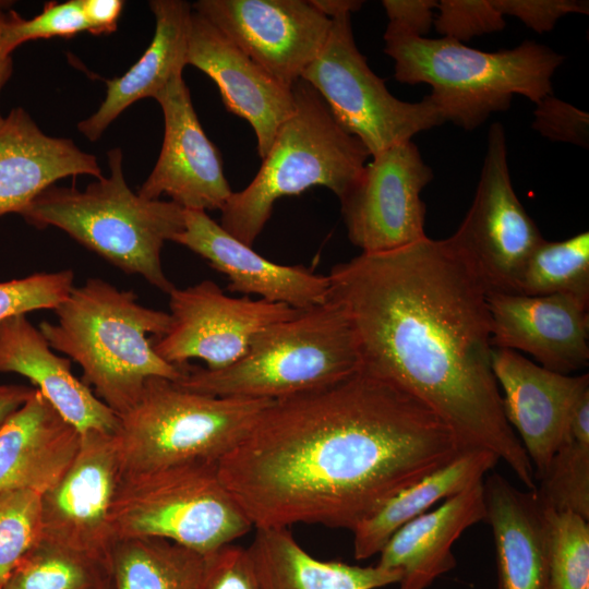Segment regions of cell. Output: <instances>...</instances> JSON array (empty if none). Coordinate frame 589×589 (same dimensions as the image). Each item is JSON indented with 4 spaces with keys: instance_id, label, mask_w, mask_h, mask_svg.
<instances>
[{
    "instance_id": "74e56055",
    "label": "cell",
    "mask_w": 589,
    "mask_h": 589,
    "mask_svg": "<svg viewBox=\"0 0 589 589\" xmlns=\"http://www.w3.org/2000/svg\"><path fill=\"white\" fill-rule=\"evenodd\" d=\"M532 129L543 137L588 148L589 115L572 104L548 95L534 104Z\"/></svg>"
},
{
    "instance_id": "277c9868",
    "label": "cell",
    "mask_w": 589,
    "mask_h": 589,
    "mask_svg": "<svg viewBox=\"0 0 589 589\" xmlns=\"http://www.w3.org/2000/svg\"><path fill=\"white\" fill-rule=\"evenodd\" d=\"M384 41V52L394 60L395 79L430 85L428 96L444 121L468 131L508 110L514 95L533 104L552 95V77L565 60L532 40L488 52L446 37L416 36L389 23Z\"/></svg>"
},
{
    "instance_id": "4dcf8cb0",
    "label": "cell",
    "mask_w": 589,
    "mask_h": 589,
    "mask_svg": "<svg viewBox=\"0 0 589 589\" xmlns=\"http://www.w3.org/2000/svg\"><path fill=\"white\" fill-rule=\"evenodd\" d=\"M109 588L108 564L41 538L2 586V589Z\"/></svg>"
},
{
    "instance_id": "1f68e13d",
    "label": "cell",
    "mask_w": 589,
    "mask_h": 589,
    "mask_svg": "<svg viewBox=\"0 0 589 589\" xmlns=\"http://www.w3.org/2000/svg\"><path fill=\"white\" fill-rule=\"evenodd\" d=\"M518 293L573 294L589 301V233L561 241L543 240L529 256Z\"/></svg>"
},
{
    "instance_id": "4fadbf2b",
    "label": "cell",
    "mask_w": 589,
    "mask_h": 589,
    "mask_svg": "<svg viewBox=\"0 0 589 589\" xmlns=\"http://www.w3.org/2000/svg\"><path fill=\"white\" fill-rule=\"evenodd\" d=\"M372 157L339 199L351 243L362 253H380L426 238L421 192L433 171L417 145L405 141Z\"/></svg>"
},
{
    "instance_id": "f1b7e54d",
    "label": "cell",
    "mask_w": 589,
    "mask_h": 589,
    "mask_svg": "<svg viewBox=\"0 0 589 589\" xmlns=\"http://www.w3.org/2000/svg\"><path fill=\"white\" fill-rule=\"evenodd\" d=\"M204 556L158 538L117 541L110 560L112 589H197Z\"/></svg>"
},
{
    "instance_id": "83f0119b",
    "label": "cell",
    "mask_w": 589,
    "mask_h": 589,
    "mask_svg": "<svg viewBox=\"0 0 589 589\" xmlns=\"http://www.w3.org/2000/svg\"><path fill=\"white\" fill-rule=\"evenodd\" d=\"M500 461L486 449H469L388 498L360 521L353 533V555L362 561L378 554L388 539L404 525L426 513L483 477Z\"/></svg>"
},
{
    "instance_id": "484cf974",
    "label": "cell",
    "mask_w": 589,
    "mask_h": 589,
    "mask_svg": "<svg viewBox=\"0 0 589 589\" xmlns=\"http://www.w3.org/2000/svg\"><path fill=\"white\" fill-rule=\"evenodd\" d=\"M149 7L156 21L149 46L123 75L107 82L106 97L97 111L77 124L89 141L99 139L130 105L155 98L173 77L182 75L192 5L183 0H153Z\"/></svg>"
},
{
    "instance_id": "f6af8a7d",
    "label": "cell",
    "mask_w": 589,
    "mask_h": 589,
    "mask_svg": "<svg viewBox=\"0 0 589 589\" xmlns=\"http://www.w3.org/2000/svg\"><path fill=\"white\" fill-rule=\"evenodd\" d=\"M11 2L0 1V31L1 26L9 13ZM13 72L12 55L7 53L0 43V92L5 83L9 81ZM3 121V117L0 113V123Z\"/></svg>"
},
{
    "instance_id": "7bdbcfd3",
    "label": "cell",
    "mask_w": 589,
    "mask_h": 589,
    "mask_svg": "<svg viewBox=\"0 0 589 589\" xmlns=\"http://www.w3.org/2000/svg\"><path fill=\"white\" fill-rule=\"evenodd\" d=\"M33 390L25 385L0 384V426L26 401Z\"/></svg>"
},
{
    "instance_id": "d590c367",
    "label": "cell",
    "mask_w": 589,
    "mask_h": 589,
    "mask_svg": "<svg viewBox=\"0 0 589 589\" xmlns=\"http://www.w3.org/2000/svg\"><path fill=\"white\" fill-rule=\"evenodd\" d=\"M74 288V273L64 269L0 281V321L45 309H57Z\"/></svg>"
},
{
    "instance_id": "5bb4252c",
    "label": "cell",
    "mask_w": 589,
    "mask_h": 589,
    "mask_svg": "<svg viewBox=\"0 0 589 589\" xmlns=\"http://www.w3.org/2000/svg\"><path fill=\"white\" fill-rule=\"evenodd\" d=\"M121 478L116 433L81 434L72 464L41 494L40 538L110 566L118 541L111 513Z\"/></svg>"
},
{
    "instance_id": "60d3db41",
    "label": "cell",
    "mask_w": 589,
    "mask_h": 589,
    "mask_svg": "<svg viewBox=\"0 0 589 589\" xmlns=\"http://www.w3.org/2000/svg\"><path fill=\"white\" fill-rule=\"evenodd\" d=\"M438 1L435 0H383L382 5L389 24L425 37L434 23Z\"/></svg>"
},
{
    "instance_id": "ba28073f",
    "label": "cell",
    "mask_w": 589,
    "mask_h": 589,
    "mask_svg": "<svg viewBox=\"0 0 589 589\" xmlns=\"http://www.w3.org/2000/svg\"><path fill=\"white\" fill-rule=\"evenodd\" d=\"M274 400L220 397L152 377L120 416L116 440L122 474L215 461L230 452Z\"/></svg>"
},
{
    "instance_id": "ffe728a7",
    "label": "cell",
    "mask_w": 589,
    "mask_h": 589,
    "mask_svg": "<svg viewBox=\"0 0 589 589\" xmlns=\"http://www.w3.org/2000/svg\"><path fill=\"white\" fill-rule=\"evenodd\" d=\"M172 241L225 274L231 292L256 294L265 301L298 310L322 304L329 298L328 276L303 266L269 261L230 235L204 211L184 209V228Z\"/></svg>"
},
{
    "instance_id": "9c48e42d",
    "label": "cell",
    "mask_w": 589,
    "mask_h": 589,
    "mask_svg": "<svg viewBox=\"0 0 589 589\" xmlns=\"http://www.w3.org/2000/svg\"><path fill=\"white\" fill-rule=\"evenodd\" d=\"M117 540L158 538L206 556L253 527L215 461L122 474L112 505Z\"/></svg>"
},
{
    "instance_id": "5b68a950",
    "label": "cell",
    "mask_w": 589,
    "mask_h": 589,
    "mask_svg": "<svg viewBox=\"0 0 589 589\" xmlns=\"http://www.w3.org/2000/svg\"><path fill=\"white\" fill-rule=\"evenodd\" d=\"M359 364L348 317L328 298L264 328L225 369L185 364L177 383L213 396L278 400L335 385L358 372Z\"/></svg>"
},
{
    "instance_id": "b9f144b4",
    "label": "cell",
    "mask_w": 589,
    "mask_h": 589,
    "mask_svg": "<svg viewBox=\"0 0 589 589\" xmlns=\"http://www.w3.org/2000/svg\"><path fill=\"white\" fill-rule=\"evenodd\" d=\"M88 32L94 35L110 34L118 27L124 2L122 0H81Z\"/></svg>"
},
{
    "instance_id": "4316f807",
    "label": "cell",
    "mask_w": 589,
    "mask_h": 589,
    "mask_svg": "<svg viewBox=\"0 0 589 589\" xmlns=\"http://www.w3.org/2000/svg\"><path fill=\"white\" fill-rule=\"evenodd\" d=\"M248 548L261 589H378L398 584L401 572L321 561L309 554L288 527L255 528Z\"/></svg>"
},
{
    "instance_id": "8fae6325",
    "label": "cell",
    "mask_w": 589,
    "mask_h": 589,
    "mask_svg": "<svg viewBox=\"0 0 589 589\" xmlns=\"http://www.w3.org/2000/svg\"><path fill=\"white\" fill-rule=\"evenodd\" d=\"M452 237L488 292L518 293L524 267L544 238L513 188L506 133L500 122L489 128L473 201Z\"/></svg>"
},
{
    "instance_id": "e575fe53",
    "label": "cell",
    "mask_w": 589,
    "mask_h": 589,
    "mask_svg": "<svg viewBox=\"0 0 589 589\" xmlns=\"http://www.w3.org/2000/svg\"><path fill=\"white\" fill-rule=\"evenodd\" d=\"M81 32H88L81 0L47 2L41 13L25 20L10 10L0 31L2 49L12 55L21 44L51 37L71 38Z\"/></svg>"
},
{
    "instance_id": "836d02e7",
    "label": "cell",
    "mask_w": 589,
    "mask_h": 589,
    "mask_svg": "<svg viewBox=\"0 0 589 589\" xmlns=\"http://www.w3.org/2000/svg\"><path fill=\"white\" fill-rule=\"evenodd\" d=\"M41 493L12 490L0 494V585L41 536Z\"/></svg>"
},
{
    "instance_id": "d6a6232c",
    "label": "cell",
    "mask_w": 589,
    "mask_h": 589,
    "mask_svg": "<svg viewBox=\"0 0 589 589\" xmlns=\"http://www.w3.org/2000/svg\"><path fill=\"white\" fill-rule=\"evenodd\" d=\"M549 589H589V521L548 508Z\"/></svg>"
},
{
    "instance_id": "e0dca14e",
    "label": "cell",
    "mask_w": 589,
    "mask_h": 589,
    "mask_svg": "<svg viewBox=\"0 0 589 589\" xmlns=\"http://www.w3.org/2000/svg\"><path fill=\"white\" fill-rule=\"evenodd\" d=\"M492 369L504 414L519 434L537 482L562 444L576 404L589 392V374L553 372L501 348L492 350Z\"/></svg>"
},
{
    "instance_id": "cb8c5ba5",
    "label": "cell",
    "mask_w": 589,
    "mask_h": 589,
    "mask_svg": "<svg viewBox=\"0 0 589 589\" xmlns=\"http://www.w3.org/2000/svg\"><path fill=\"white\" fill-rule=\"evenodd\" d=\"M482 520L483 480L400 527L378 553L377 565L401 572L399 589H426L455 568L453 544L467 528Z\"/></svg>"
},
{
    "instance_id": "bcb514c9",
    "label": "cell",
    "mask_w": 589,
    "mask_h": 589,
    "mask_svg": "<svg viewBox=\"0 0 589 589\" xmlns=\"http://www.w3.org/2000/svg\"><path fill=\"white\" fill-rule=\"evenodd\" d=\"M0 589H2V585H0Z\"/></svg>"
},
{
    "instance_id": "52a82bcc",
    "label": "cell",
    "mask_w": 589,
    "mask_h": 589,
    "mask_svg": "<svg viewBox=\"0 0 589 589\" xmlns=\"http://www.w3.org/2000/svg\"><path fill=\"white\" fill-rule=\"evenodd\" d=\"M291 89L293 112L278 129L256 176L245 189L232 192L220 209V226L250 247L277 200L316 185L341 199L370 156L363 144L337 123L310 84L300 79Z\"/></svg>"
},
{
    "instance_id": "2e32d148",
    "label": "cell",
    "mask_w": 589,
    "mask_h": 589,
    "mask_svg": "<svg viewBox=\"0 0 589 589\" xmlns=\"http://www.w3.org/2000/svg\"><path fill=\"white\" fill-rule=\"evenodd\" d=\"M165 134L157 163L139 190L147 200L166 194L183 209H221L232 190L217 147L202 129L182 77H173L155 97Z\"/></svg>"
},
{
    "instance_id": "f546056e",
    "label": "cell",
    "mask_w": 589,
    "mask_h": 589,
    "mask_svg": "<svg viewBox=\"0 0 589 589\" xmlns=\"http://www.w3.org/2000/svg\"><path fill=\"white\" fill-rule=\"evenodd\" d=\"M534 490L544 508L589 521V392L576 404L564 440Z\"/></svg>"
},
{
    "instance_id": "6da1fadb",
    "label": "cell",
    "mask_w": 589,
    "mask_h": 589,
    "mask_svg": "<svg viewBox=\"0 0 589 589\" xmlns=\"http://www.w3.org/2000/svg\"><path fill=\"white\" fill-rule=\"evenodd\" d=\"M462 452L424 402L358 371L272 401L217 468L255 528L320 524L352 530Z\"/></svg>"
},
{
    "instance_id": "d6986e66",
    "label": "cell",
    "mask_w": 589,
    "mask_h": 589,
    "mask_svg": "<svg viewBox=\"0 0 589 589\" xmlns=\"http://www.w3.org/2000/svg\"><path fill=\"white\" fill-rule=\"evenodd\" d=\"M185 63L208 75L218 86L227 110L250 123L263 159L278 129L293 112L292 89L277 82L195 11L191 15Z\"/></svg>"
},
{
    "instance_id": "9a60e30c",
    "label": "cell",
    "mask_w": 589,
    "mask_h": 589,
    "mask_svg": "<svg viewBox=\"0 0 589 589\" xmlns=\"http://www.w3.org/2000/svg\"><path fill=\"white\" fill-rule=\"evenodd\" d=\"M192 8L289 88L318 55L332 27L311 0H200Z\"/></svg>"
},
{
    "instance_id": "3957f363",
    "label": "cell",
    "mask_w": 589,
    "mask_h": 589,
    "mask_svg": "<svg viewBox=\"0 0 589 589\" xmlns=\"http://www.w3.org/2000/svg\"><path fill=\"white\" fill-rule=\"evenodd\" d=\"M55 312L57 322H41L40 332L81 366L83 382L119 417L135 405L147 380L182 378L185 364L165 361L148 338L168 332L170 314L142 305L134 292L88 278Z\"/></svg>"
},
{
    "instance_id": "7dc6e473",
    "label": "cell",
    "mask_w": 589,
    "mask_h": 589,
    "mask_svg": "<svg viewBox=\"0 0 589 589\" xmlns=\"http://www.w3.org/2000/svg\"><path fill=\"white\" fill-rule=\"evenodd\" d=\"M109 589H112V585H111V588H109Z\"/></svg>"
},
{
    "instance_id": "ab89813d",
    "label": "cell",
    "mask_w": 589,
    "mask_h": 589,
    "mask_svg": "<svg viewBox=\"0 0 589 589\" xmlns=\"http://www.w3.org/2000/svg\"><path fill=\"white\" fill-rule=\"evenodd\" d=\"M497 11L521 21L538 34L551 32L557 21L572 13L588 14L589 2L578 0H492Z\"/></svg>"
},
{
    "instance_id": "7a4b0ae2",
    "label": "cell",
    "mask_w": 589,
    "mask_h": 589,
    "mask_svg": "<svg viewBox=\"0 0 589 589\" xmlns=\"http://www.w3.org/2000/svg\"><path fill=\"white\" fill-rule=\"evenodd\" d=\"M327 276L329 299L356 338L359 372L424 402L465 450L492 452L534 491L492 369L488 289L453 237L361 253Z\"/></svg>"
},
{
    "instance_id": "8992f818",
    "label": "cell",
    "mask_w": 589,
    "mask_h": 589,
    "mask_svg": "<svg viewBox=\"0 0 589 589\" xmlns=\"http://www.w3.org/2000/svg\"><path fill=\"white\" fill-rule=\"evenodd\" d=\"M110 176L75 187L51 185L20 214L36 228L57 227L128 274L168 293L175 288L161 265L166 241L184 228V209L172 201L147 200L127 184L122 152L107 153Z\"/></svg>"
},
{
    "instance_id": "30bf717a",
    "label": "cell",
    "mask_w": 589,
    "mask_h": 589,
    "mask_svg": "<svg viewBox=\"0 0 589 589\" xmlns=\"http://www.w3.org/2000/svg\"><path fill=\"white\" fill-rule=\"evenodd\" d=\"M350 16L330 19L323 48L301 75L318 93L337 123L357 137L370 156L443 124L444 118L429 96L410 103L387 89L359 51Z\"/></svg>"
},
{
    "instance_id": "7402d4cb",
    "label": "cell",
    "mask_w": 589,
    "mask_h": 589,
    "mask_svg": "<svg viewBox=\"0 0 589 589\" xmlns=\"http://www.w3.org/2000/svg\"><path fill=\"white\" fill-rule=\"evenodd\" d=\"M103 177L94 155L70 139L45 134L28 112L12 109L0 123V216L21 214L43 191L62 178Z\"/></svg>"
},
{
    "instance_id": "ee69618b",
    "label": "cell",
    "mask_w": 589,
    "mask_h": 589,
    "mask_svg": "<svg viewBox=\"0 0 589 589\" xmlns=\"http://www.w3.org/2000/svg\"><path fill=\"white\" fill-rule=\"evenodd\" d=\"M312 4L328 19L350 14L360 10V0H311Z\"/></svg>"
},
{
    "instance_id": "8d00e7d4",
    "label": "cell",
    "mask_w": 589,
    "mask_h": 589,
    "mask_svg": "<svg viewBox=\"0 0 589 589\" xmlns=\"http://www.w3.org/2000/svg\"><path fill=\"white\" fill-rule=\"evenodd\" d=\"M433 25L443 37L459 43L502 31L506 23L492 0H442Z\"/></svg>"
},
{
    "instance_id": "603a6c76",
    "label": "cell",
    "mask_w": 589,
    "mask_h": 589,
    "mask_svg": "<svg viewBox=\"0 0 589 589\" xmlns=\"http://www.w3.org/2000/svg\"><path fill=\"white\" fill-rule=\"evenodd\" d=\"M80 443L81 433L34 388L0 426V494L45 493L72 464Z\"/></svg>"
},
{
    "instance_id": "d4e9b609",
    "label": "cell",
    "mask_w": 589,
    "mask_h": 589,
    "mask_svg": "<svg viewBox=\"0 0 589 589\" xmlns=\"http://www.w3.org/2000/svg\"><path fill=\"white\" fill-rule=\"evenodd\" d=\"M483 489L496 589H549L546 518L536 492L519 490L496 472L483 480Z\"/></svg>"
},
{
    "instance_id": "44dd1931",
    "label": "cell",
    "mask_w": 589,
    "mask_h": 589,
    "mask_svg": "<svg viewBox=\"0 0 589 589\" xmlns=\"http://www.w3.org/2000/svg\"><path fill=\"white\" fill-rule=\"evenodd\" d=\"M25 314L0 321V373L28 378L81 434H115L119 416L71 372V360L56 354Z\"/></svg>"
},
{
    "instance_id": "f35d334b",
    "label": "cell",
    "mask_w": 589,
    "mask_h": 589,
    "mask_svg": "<svg viewBox=\"0 0 589 589\" xmlns=\"http://www.w3.org/2000/svg\"><path fill=\"white\" fill-rule=\"evenodd\" d=\"M197 589H261L248 548L229 543L204 556Z\"/></svg>"
},
{
    "instance_id": "7c38bea8",
    "label": "cell",
    "mask_w": 589,
    "mask_h": 589,
    "mask_svg": "<svg viewBox=\"0 0 589 589\" xmlns=\"http://www.w3.org/2000/svg\"><path fill=\"white\" fill-rule=\"evenodd\" d=\"M169 309L170 327L156 337L154 350L173 365L201 359L209 370L233 364L264 328L301 311L263 299L227 296L212 280L175 287L169 292Z\"/></svg>"
},
{
    "instance_id": "ac0fdd59",
    "label": "cell",
    "mask_w": 589,
    "mask_h": 589,
    "mask_svg": "<svg viewBox=\"0 0 589 589\" xmlns=\"http://www.w3.org/2000/svg\"><path fill=\"white\" fill-rule=\"evenodd\" d=\"M493 348L522 351L569 374L589 362V301L573 294L488 292Z\"/></svg>"
}]
</instances>
